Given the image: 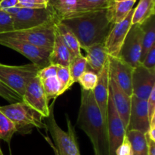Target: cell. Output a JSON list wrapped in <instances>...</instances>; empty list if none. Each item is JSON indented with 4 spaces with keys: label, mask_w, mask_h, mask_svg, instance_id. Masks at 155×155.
Instances as JSON below:
<instances>
[{
    "label": "cell",
    "mask_w": 155,
    "mask_h": 155,
    "mask_svg": "<svg viewBox=\"0 0 155 155\" xmlns=\"http://www.w3.org/2000/svg\"><path fill=\"white\" fill-rule=\"evenodd\" d=\"M20 9H21V8L16 6V7L10 8V9H7V10H5V12H8V14H10L11 15H15L16 13H18V11L20 10Z\"/></svg>",
    "instance_id": "cell-40"
},
{
    "label": "cell",
    "mask_w": 155,
    "mask_h": 155,
    "mask_svg": "<svg viewBox=\"0 0 155 155\" xmlns=\"http://www.w3.org/2000/svg\"><path fill=\"white\" fill-rule=\"evenodd\" d=\"M0 110L13 122L17 132L21 134L30 133L33 128L47 129L44 117L23 101L0 106Z\"/></svg>",
    "instance_id": "cell-3"
},
{
    "label": "cell",
    "mask_w": 155,
    "mask_h": 155,
    "mask_svg": "<svg viewBox=\"0 0 155 155\" xmlns=\"http://www.w3.org/2000/svg\"><path fill=\"white\" fill-rule=\"evenodd\" d=\"M147 102H148V116L149 119L151 120V119L155 115V87L153 88Z\"/></svg>",
    "instance_id": "cell-37"
},
{
    "label": "cell",
    "mask_w": 155,
    "mask_h": 155,
    "mask_svg": "<svg viewBox=\"0 0 155 155\" xmlns=\"http://www.w3.org/2000/svg\"><path fill=\"white\" fill-rule=\"evenodd\" d=\"M57 23L48 22L32 28L13 30L3 34L9 37L22 40L36 46L51 51L55 37Z\"/></svg>",
    "instance_id": "cell-6"
},
{
    "label": "cell",
    "mask_w": 155,
    "mask_h": 155,
    "mask_svg": "<svg viewBox=\"0 0 155 155\" xmlns=\"http://www.w3.org/2000/svg\"><path fill=\"white\" fill-rule=\"evenodd\" d=\"M98 74L89 69H86L80 77L77 82L84 91H93L98 82Z\"/></svg>",
    "instance_id": "cell-30"
},
{
    "label": "cell",
    "mask_w": 155,
    "mask_h": 155,
    "mask_svg": "<svg viewBox=\"0 0 155 155\" xmlns=\"http://www.w3.org/2000/svg\"><path fill=\"white\" fill-rule=\"evenodd\" d=\"M49 0H18V7L25 9H43L48 5Z\"/></svg>",
    "instance_id": "cell-34"
},
{
    "label": "cell",
    "mask_w": 155,
    "mask_h": 155,
    "mask_svg": "<svg viewBox=\"0 0 155 155\" xmlns=\"http://www.w3.org/2000/svg\"><path fill=\"white\" fill-rule=\"evenodd\" d=\"M87 62V69L98 74L108 59V54L104 43L94 44L84 49Z\"/></svg>",
    "instance_id": "cell-18"
},
{
    "label": "cell",
    "mask_w": 155,
    "mask_h": 155,
    "mask_svg": "<svg viewBox=\"0 0 155 155\" xmlns=\"http://www.w3.org/2000/svg\"><path fill=\"white\" fill-rule=\"evenodd\" d=\"M68 131H64L56 122L54 115V103L50 108V114L46 123V129L49 131L59 155H81L76 137L75 130L68 115H66Z\"/></svg>",
    "instance_id": "cell-4"
},
{
    "label": "cell",
    "mask_w": 155,
    "mask_h": 155,
    "mask_svg": "<svg viewBox=\"0 0 155 155\" xmlns=\"http://www.w3.org/2000/svg\"><path fill=\"white\" fill-rule=\"evenodd\" d=\"M0 97L8 101L13 102V103L22 101L21 97L17 93L6 86L1 81H0Z\"/></svg>",
    "instance_id": "cell-33"
},
{
    "label": "cell",
    "mask_w": 155,
    "mask_h": 155,
    "mask_svg": "<svg viewBox=\"0 0 155 155\" xmlns=\"http://www.w3.org/2000/svg\"><path fill=\"white\" fill-rule=\"evenodd\" d=\"M15 132L17 129L13 122L0 110V139L9 143Z\"/></svg>",
    "instance_id": "cell-28"
},
{
    "label": "cell",
    "mask_w": 155,
    "mask_h": 155,
    "mask_svg": "<svg viewBox=\"0 0 155 155\" xmlns=\"http://www.w3.org/2000/svg\"><path fill=\"white\" fill-rule=\"evenodd\" d=\"M114 1H124V0H114ZM135 1H136V0H135Z\"/></svg>",
    "instance_id": "cell-43"
},
{
    "label": "cell",
    "mask_w": 155,
    "mask_h": 155,
    "mask_svg": "<svg viewBox=\"0 0 155 155\" xmlns=\"http://www.w3.org/2000/svg\"><path fill=\"white\" fill-rule=\"evenodd\" d=\"M133 11L134 9H132L125 19L121 22L112 24L111 28L104 42L108 56L117 57L124 40L132 26Z\"/></svg>",
    "instance_id": "cell-12"
},
{
    "label": "cell",
    "mask_w": 155,
    "mask_h": 155,
    "mask_svg": "<svg viewBox=\"0 0 155 155\" xmlns=\"http://www.w3.org/2000/svg\"><path fill=\"white\" fill-rule=\"evenodd\" d=\"M56 29L61 36L65 46L71 54V59L82 55L81 46L74 33L61 21L56 24Z\"/></svg>",
    "instance_id": "cell-20"
},
{
    "label": "cell",
    "mask_w": 155,
    "mask_h": 155,
    "mask_svg": "<svg viewBox=\"0 0 155 155\" xmlns=\"http://www.w3.org/2000/svg\"><path fill=\"white\" fill-rule=\"evenodd\" d=\"M41 68L35 64L8 65L0 63V81L22 97L29 82L37 75Z\"/></svg>",
    "instance_id": "cell-5"
},
{
    "label": "cell",
    "mask_w": 155,
    "mask_h": 155,
    "mask_svg": "<svg viewBox=\"0 0 155 155\" xmlns=\"http://www.w3.org/2000/svg\"><path fill=\"white\" fill-rule=\"evenodd\" d=\"M0 155H4V154H3L2 151V149H1V147H0Z\"/></svg>",
    "instance_id": "cell-42"
},
{
    "label": "cell",
    "mask_w": 155,
    "mask_h": 155,
    "mask_svg": "<svg viewBox=\"0 0 155 155\" xmlns=\"http://www.w3.org/2000/svg\"><path fill=\"white\" fill-rule=\"evenodd\" d=\"M142 49V30L139 24H133L126 36L117 57L133 68L140 65Z\"/></svg>",
    "instance_id": "cell-9"
},
{
    "label": "cell",
    "mask_w": 155,
    "mask_h": 155,
    "mask_svg": "<svg viewBox=\"0 0 155 155\" xmlns=\"http://www.w3.org/2000/svg\"><path fill=\"white\" fill-rule=\"evenodd\" d=\"M0 45L14 50L31 61L32 63L41 68L50 65L49 55L51 51L33 45L22 40L9 37L0 33Z\"/></svg>",
    "instance_id": "cell-8"
},
{
    "label": "cell",
    "mask_w": 155,
    "mask_h": 155,
    "mask_svg": "<svg viewBox=\"0 0 155 155\" xmlns=\"http://www.w3.org/2000/svg\"><path fill=\"white\" fill-rule=\"evenodd\" d=\"M45 140H46V141H48V144H49V145L51 146V148L53 149V150H54V155H59V154H58V150H57V149H56V147H54V144H52V142H51V140L49 139V138H48V136H46V137H45Z\"/></svg>",
    "instance_id": "cell-41"
},
{
    "label": "cell",
    "mask_w": 155,
    "mask_h": 155,
    "mask_svg": "<svg viewBox=\"0 0 155 155\" xmlns=\"http://www.w3.org/2000/svg\"><path fill=\"white\" fill-rule=\"evenodd\" d=\"M12 18L14 30L32 28L48 22H59L57 15L50 5L43 9L21 8Z\"/></svg>",
    "instance_id": "cell-7"
},
{
    "label": "cell",
    "mask_w": 155,
    "mask_h": 155,
    "mask_svg": "<svg viewBox=\"0 0 155 155\" xmlns=\"http://www.w3.org/2000/svg\"><path fill=\"white\" fill-rule=\"evenodd\" d=\"M110 95L113 100L118 115L120 118L126 131L127 130L131 108L132 96L127 94L110 76Z\"/></svg>",
    "instance_id": "cell-17"
},
{
    "label": "cell",
    "mask_w": 155,
    "mask_h": 155,
    "mask_svg": "<svg viewBox=\"0 0 155 155\" xmlns=\"http://www.w3.org/2000/svg\"><path fill=\"white\" fill-rule=\"evenodd\" d=\"M135 0L114 1L110 5V21L112 24L121 22L129 15L136 4Z\"/></svg>",
    "instance_id": "cell-23"
},
{
    "label": "cell",
    "mask_w": 155,
    "mask_h": 155,
    "mask_svg": "<svg viewBox=\"0 0 155 155\" xmlns=\"http://www.w3.org/2000/svg\"><path fill=\"white\" fill-rule=\"evenodd\" d=\"M56 76L60 81L61 85L62 94L66 92L68 90L71 88V74H70L68 67L57 65L56 70Z\"/></svg>",
    "instance_id": "cell-31"
},
{
    "label": "cell",
    "mask_w": 155,
    "mask_h": 155,
    "mask_svg": "<svg viewBox=\"0 0 155 155\" xmlns=\"http://www.w3.org/2000/svg\"><path fill=\"white\" fill-rule=\"evenodd\" d=\"M126 136L131 144L133 155H148V147L145 134L140 131L128 130Z\"/></svg>",
    "instance_id": "cell-24"
},
{
    "label": "cell",
    "mask_w": 155,
    "mask_h": 155,
    "mask_svg": "<svg viewBox=\"0 0 155 155\" xmlns=\"http://www.w3.org/2000/svg\"><path fill=\"white\" fill-rule=\"evenodd\" d=\"M98 82L94 88L93 96L97 106L101 112L104 122H107V109L110 97V71H109L108 59L107 63L98 74Z\"/></svg>",
    "instance_id": "cell-16"
},
{
    "label": "cell",
    "mask_w": 155,
    "mask_h": 155,
    "mask_svg": "<svg viewBox=\"0 0 155 155\" xmlns=\"http://www.w3.org/2000/svg\"><path fill=\"white\" fill-rule=\"evenodd\" d=\"M39 80H40L42 88L48 102L51 99H55L63 94L61 91V85L56 74L42 78H39Z\"/></svg>",
    "instance_id": "cell-26"
},
{
    "label": "cell",
    "mask_w": 155,
    "mask_h": 155,
    "mask_svg": "<svg viewBox=\"0 0 155 155\" xmlns=\"http://www.w3.org/2000/svg\"><path fill=\"white\" fill-rule=\"evenodd\" d=\"M154 14L155 0H140L133 11L132 25H140L148 18L154 15Z\"/></svg>",
    "instance_id": "cell-22"
},
{
    "label": "cell",
    "mask_w": 155,
    "mask_h": 155,
    "mask_svg": "<svg viewBox=\"0 0 155 155\" xmlns=\"http://www.w3.org/2000/svg\"><path fill=\"white\" fill-rule=\"evenodd\" d=\"M146 141L148 147V155H155V141H151V139L148 138H146Z\"/></svg>",
    "instance_id": "cell-39"
},
{
    "label": "cell",
    "mask_w": 155,
    "mask_h": 155,
    "mask_svg": "<svg viewBox=\"0 0 155 155\" xmlns=\"http://www.w3.org/2000/svg\"><path fill=\"white\" fill-rule=\"evenodd\" d=\"M117 155H133V149H132L131 144L128 140L127 136H125L122 144H120L117 150Z\"/></svg>",
    "instance_id": "cell-36"
},
{
    "label": "cell",
    "mask_w": 155,
    "mask_h": 155,
    "mask_svg": "<svg viewBox=\"0 0 155 155\" xmlns=\"http://www.w3.org/2000/svg\"><path fill=\"white\" fill-rule=\"evenodd\" d=\"M142 30V49L141 61L146 53L155 46V21L154 15L140 24ZM141 64V62H140Z\"/></svg>",
    "instance_id": "cell-21"
},
{
    "label": "cell",
    "mask_w": 155,
    "mask_h": 155,
    "mask_svg": "<svg viewBox=\"0 0 155 155\" xmlns=\"http://www.w3.org/2000/svg\"><path fill=\"white\" fill-rule=\"evenodd\" d=\"M21 99L24 103L35 109L44 118H48L50 114V107L42 84L37 75L29 82Z\"/></svg>",
    "instance_id": "cell-11"
},
{
    "label": "cell",
    "mask_w": 155,
    "mask_h": 155,
    "mask_svg": "<svg viewBox=\"0 0 155 155\" xmlns=\"http://www.w3.org/2000/svg\"><path fill=\"white\" fill-rule=\"evenodd\" d=\"M108 65L110 77L127 94L132 96V78L134 68L119 57L110 56Z\"/></svg>",
    "instance_id": "cell-14"
},
{
    "label": "cell",
    "mask_w": 155,
    "mask_h": 155,
    "mask_svg": "<svg viewBox=\"0 0 155 155\" xmlns=\"http://www.w3.org/2000/svg\"><path fill=\"white\" fill-rule=\"evenodd\" d=\"M149 124L147 100L132 96L131 108L127 131L137 130L145 134L149 129Z\"/></svg>",
    "instance_id": "cell-15"
},
{
    "label": "cell",
    "mask_w": 155,
    "mask_h": 155,
    "mask_svg": "<svg viewBox=\"0 0 155 155\" xmlns=\"http://www.w3.org/2000/svg\"><path fill=\"white\" fill-rule=\"evenodd\" d=\"M71 60V58L69 50L65 46L61 36L56 29L54 44L49 55L50 65L68 67Z\"/></svg>",
    "instance_id": "cell-19"
},
{
    "label": "cell",
    "mask_w": 155,
    "mask_h": 155,
    "mask_svg": "<svg viewBox=\"0 0 155 155\" xmlns=\"http://www.w3.org/2000/svg\"><path fill=\"white\" fill-rule=\"evenodd\" d=\"M18 0H0V10L5 11L10 8L18 6Z\"/></svg>",
    "instance_id": "cell-38"
},
{
    "label": "cell",
    "mask_w": 155,
    "mask_h": 155,
    "mask_svg": "<svg viewBox=\"0 0 155 155\" xmlns=\"http://www.w3.org/2000/svg\"><path fill=\"white\" fill-rule=\"evenodd\" d=\"M107 126L108 155H117V150L122 144L127 131L115 109L110 95L109 97L107 109Z\"/></svg>",
    "instance_id": "cell-10"
},
{
    "label": "cell",
    "mask_w": 155,
    "mask_h": 155,
    "mask_svg": "<svg viewBox=\"0 0 155 155\" xmlns=\"http://www.w3.org/2000/svg\"><path fill=\"white\" fill-rule=\"evenodd\" d=\"M141 65L148 69L155 71V46L144 56L142 60L141 61Z\"/></svg>",
    "instance_id": "cell-35"
},
{
    "label": "cell",
    "mask_w": 155,
    "mask_h": 155,
    "mask_svg": "<svg viewBox=\"0 0 155 155\" xmlns=\"http://www.w3.org/2000/svg\"><path fill=\"white\" fill-rule=\"evenodd\" d=\"M48 5L54 9L60 21L75 13L77 11V0H49Z\"/></svg>",
    "instance_id": "cell-25"
},
{
    "label": "cell",
    "mask_w": 155,
    "mask_h": 155,
    "mask_svg": "<svg viewBox=\"0 0 155 155\" xmlns=\"http://www.w3.org/2000/svg\"><path fill=\"white\" fill-rule=\"evenodd\" d=\"M77 126L90 139L94 155H108L107 122L95 103L92 91H81Z\"/></svg>",
    "instance_id": "cell-2"
},
{
    "label": "cell",
    "mask_w": 155,
    "mask_h": 155,
    "mask_svg": "<svg viewBox=\"0 0 155 155\" xmlns=\"http://www.w3.org/2000/svg\"><path fill=\"white\" fill-rule=\"evenodd\" d=\"M68 68L71 74V85L72 87L87 69V62L86 57L83 55H80L73 58L71 60Z\"/></svg>",
    "instance_id": "cell-27"
},
{
    "label": "cell",
    "mask_w": 155,
    "mask_h": 155,
    "mask_svg": "<svg viewBox=\"0 0 155 155\" xmlns=\"http://www.w3.org/2000/svg\"><path fill=\"white\" fill-rule=\"evenodd\" d=\"M155 87V71L145 68L140 64L133 68L132 78V96L148 100Z\"/></svg>",
    "instance_id": "cell-13"
},
{
    "label": "cell",
    "mask_w": 155,
    "mask_h": 155,
    "mask_svg": "<svg viewBox=\"0 0 155 155\" xmlns=\"http://www.w3.org/2000/svg\"><path fill=\"white\" fill-rule=\"evenodd\" d=\"M113 1L114 0H77V11L75 13L107 8L111 5Z\"/></svg>",
    "instance_id": "cell-29"
},
{
    "label": "cell",
    "mask_w": 155,
    "mask_h": 155,
    "mask_svg": "<svg viewBox=\"0 0 155 155\" xmlns=\"http://www.w3.org/2000/svg\"><path fill=\"white\" fill-rule=\"evenodd\" d=\"M110 7L77 12L60 21L74 33L84 50L104 42L112 27Z\"/></svg>",
    "instance_id": "cell-1"
},
{
    "label": "cell",
    "mask_w": 155,
    "mask_h": 155,
    "mask_svg": "<svg viewBox=\"0 0 155 155\" xmlns=\"http://www.w3.org/2000/svg\"><path fill=\"white\" fill-rule=\"evenodd\" d=\"M13 18L5 11L0 10V33L13 31Z\"/></svg>",
    "instance_id": "cell-32"
}]
</instances>
